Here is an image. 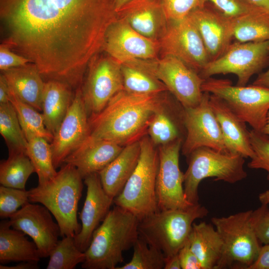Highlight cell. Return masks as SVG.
<instances>
[{
  "mask_svg": "<svg viewBox=\"0 0 269 269\" xmlns=\"http://www.w3.org/2000/svg\"><path fill=\"white\" fill-rule=\"evenodd\" d=\"M118 18L114 0H0L4 43L42 76L76 86Z\"/></svg>",
  "mask_w": 269,
  "mask_h": 269,
  "instance_id": "cell-1",
  "label": "cell"
},
{
  "mask_svg": "<svg viewBox=\"0 0 269 269\" xmlns=\"http://www.w3.org/2000/svg\"><path fill=\"white\" fill-rule=\"evenodd\" d=\"M162 94L119 92L100 112L89 118V135L123 146L140 140L152 117L164 108L167 99Z\"/></svg>",
  "mask_w": 269,
  "mask_h": 269,
  "instance_id": "cell-2",
  "label": "cell"
},
{
  "mask_svg": "<svg viewBox=\"0 0 269 269\" xmlns=\"http://www.w3.org/2000/svg\"><path fill=\"white\" fill-rule=\"evenodd\" d=\"M139 221L131 212L115 205L94 232L82 268L116 269L124 262L123 253L133 247L139 237Z\"/></svg>",
  "mask_w": 269,
  "mask_h": 269,
  "instance_id": "cell-3",
  "label": "cell"
},
{
  "mask_svg": "<svg viewBox=\"0 0 269 269\" xmlns=\"http://www.w3.org/2000/svg\"><path fill=\"white\" fill-rule=\"evenodd\" d=\"M83 179L74 166L64 163L52 179L28 190L29 202L40 203L50 211L59 226L62 237H74L81 230L77 211Z\"/></svg>",
  "mask_w": 269,
  "mask_h": 269,
  "instance_id": "cell-4",
  "label": "cell"
},
{
  "mask_svg": "<svg viewBox=\"0 0 269 269\" xmlns=\"http://www.w3.org/2000/svg\"><path fill=\"white\" fill-rule=\"evenodd\" d=\"M208 213L199 203L187 209L158 210L139 221V236L165 257L178 254L188 240L193 224Z\"/></svg>",
  "mask_w": 269,
  "mask_h": 269,
  "instance_id": "cell-5",
  "label": "cell"
},
{
  "mask_svg": "<svg viewBox=\"0 0 269 269\" xmlns=\"http://www.w3.org/2000/svg\"><path fill=\"white\" fill-rule=\"evenodd\" d=\"M137 164L121 192L114 199L115 205L135 215L139 220L157 211L156 186L159 155L150 138L140 139Z\"/></svg>",
  "mask_w": 269,
  "mask_h": 269,
  "instance_id": "cell-6",
  "label": "cell"
},
{
  "mask_svg": "<svg viewBox=\"0 0 269 269\" xmlns=\"http://www.w3.org/2000/svg\"><path fill=\"white\" fill-rule=\"evenodd\" d=\"M187 157L188 166L184 173V191L186 199L193 205L199 204L198 187L203 179L212 177L215 181L234 184L247 176L245 158L238 153L201 147Z\"/></svg>",
  "mask_w": 269,
  "mask_h": 269,
  "instance_id": "cell-7",
  "label": "cell"
},
{
  "mask_svg": "<svg viewBox=\"0 0 269 269\" xmlns=\"http://www.w3.org/2000/svg\"><path fill=\"white\" fill-rule=\"evenodd\" d=\"M252 211L211 218L223 246L216 269H249L257 259L262 244L251 223Z\"/></svg>",
  "mask_w": 269,
  "mask_h": 269,
  "instance_id": "cell-8",
  "label": "cell"
},
{
  "mask_svg": "<svg viewBox=\"0 0 269 269\" xmlns=\"http://www.w3.org/2000/svg\"><path fill=\"white\" fill-rule=\"evenodd\" d=\"M203 92L222 99L252 129L262 132L269 112V88L255 85L234 86L228 79H205Z\"/></svg>",
  "mask_w": 269,
  "mask_h": 269,
  "instance_id": "cell-9",
  "label": "cell"
},
{
  "mask_svg": "<svg viewBox=\"0 0 269 269\" xmlns=\"http://www.w3.org/2000/svg\"><path fill=\"white\" fill-rule=\"evenodd\" d=\"M133 61L162 82L183 108L195 107L201 101L205 79L180 59L163 55Z\"/></svg>",
  "mask_w": 269,
  "mask_h": 269,
  "instance_id": "cell-10",
  "label": "cell"
},
{
  "mask_svg": "<svg viewBox=\"0 0 269 269\" xmlns=\"http://www.w3.org/2000/svg\"><path fill=\"white\" fill-rule=\"evenodd\" d=\"M269 64V40L231 43L218 58L210 61L199 74L204 79L217 74H233L236 85L246 86L250 78Z\"/></svg>",
  "mask_w": 269,
  "mask_h": 269,
  "instance_id": "cell-11",
  "label": "cell"
},
{
  "mask_svg": "<svg viewBox=\"0 0 269 269\" xmlns=\"http://www.w3.org/2000/svg\"><path fill=\"white\" fill-rule=\"evenodd\" d=\"M89 63L87 78L81 91L89 118L100 112L124 88L121 64L114 58L108 54L100 56L97 54Z\"/></svg>",
  "mask_w": 269,
  "mask_h": 269,
  "instance_id": "cell-12",
  "label": "cell"
},
{
  "mask_svg": "<svg viewBox=\"0 0 269 269\" xmlns=\"http://www.w3.org/2000/svg\"><path fill=\"white\" fill-rule=\"evenodd\" d=\"M182 142V138H178L158 148L159 164L156 193L158 210L187 209L193 205L185 197L183 186L184 173L179 167Z\"/></svg>",
  "mask_w": 269,
  "mask_h": 269,
  "instance_id": "cell-13",
  "label": "cell"
},
{
  "mask_svg": "<svg viewBox=\"0 0 269 269\" xmlns=\"http://www.w3.org/2000/svg\"><path fill=\"white\" fill-rule=\"evenodd\" d=\"M158 42L163 56L180 59L198 74L210 62L198 29L188 16L180 21H168Z\"/></svg>",
  "mask_w": 269,
  "mask_h": 269,
  "instance_id": "cell-14",
  "label": "cell"
},
{
  "mask_svg": "<svg viewBox=\"0 0 269 269\" xmlns=\"http://www.w3.org/2000/svg\"><path fill=\"white\" fill-rule=\"evenodd\" d=\"M210 95L209 93L203 92L202 100L197 106L183 108L186 137L181 150L186 157L201 147L227 151L219 124L209 103Z\"/></svg>",
  "mask_w": 269,
  "mask_h": 269,
  "instance_id": "cell-15",
  "label": "cell"
},
{
  "mask_svg": "<svg viewBox=\"0 0 269 269\" xmlns=\"http://www.w3.org/2000/svg\"><path fill=\"white\" fill-rule=\"evenodd\" d=\"M102 49L121 64L155 59L160 51L158 41L143 36L118 17L106 32Z\"/></svg>",
  "mask_w": 269,
  "mask_h": 269,
  "instance_id": "cell-16",
  "label": "cell"
},
{
  "mask_svg": "<svg viewBox=\"0 0 269 269\" xmlns=\"http://www.w3.org/2000/svg\"><path fill=\"white\" fill-rule=\"evenodd\" d=\"M44 206L28 202L9 218L11 227L30 236L41 258L49 255L61 236L60 229Z\"/></svg>",
  "mask_w": 269,
  "mask_h": 269,
  "instance_id": "cell-17",
  "label": "cell"
},
{
  "mask_svg": "<svg viewBox=\"0 0 269 269\" xmlns=\"http://www.w3.org/2000/svg\"><path fill=\"white\" fill-rule=\"evenodd\" d=\"M89 117L82 95L76 88L70 108L50 142L54 165L56 169L89 136Z\"/></svg>",
  "mask_w": 269,
  "mask_h": 269,
  "instance_id": "cell-18",
  "label": "cell"
},
{
  "mask_svg": "<svg viewBox=\"0 0 269 269\" xmlns=\"http://www.w3.org/2000/svg\"><path fill=\"white\" fill-rule=\"evenodd\" d=\"M188 16L198 29L210 61L222 55L233 38L232 19L207 2L194 9Z\"/></svg>",
  "mask_w": 269,
  "mask_h": 269,
  "instance_id": "cell-19",
  "label": "cell"
},
{
  "mask_svg": "<svg viewBox=\"0 0 269 269\" xmlns=\"http://www.w3.org/2000/svg\"><path fill=\"white\" fill-rule=\"evenodd\" d=\"M84 179L87 190L80 214L81 230L74 239L79 249L85 252L91 243L94 232L111 210L114 198L104 190L98 173L90 174Z\"/></svg>",
  "mask_w": 269,
  "mask_h": 269,
  "instance_id": "cell-20",
  "label": "cell"
},
{
  "mask_svg": "<svg viewBox=\"0 0 269 269\" xmlns=\"http://www.w3.org/2000/svg\"><path fill=\"white\" fill-rule=\"evenodd\" d=\"M117 15L138 33L158 41L168 22L161 0H134L120 9Z\"/></svg>",
  "mask_w": 269,
  "mask_h": 269,
  "instance_id": "cell-21",
  "label": "cell"
},
{
  "mask_svg": "<svg viewBox=\"0 0 269 269\" xmlns=\"http://www.w3.org/2000/svg\"><path fill=\"white\" fill-rule=\"evenodd\" d=\"M124 147L113 141L89 135L67 156L64 163L74 166L84 179L104 169L120 154Z\"/></svg>",
  "mask_w": 269,
  "mask_h": 269,
  "instance_id": "cell-22",
  "label": "cell"
},
{
  "mask_svg": "<svg viewBox=\"0 0 269 269\" xmlns=\"http://www.w3.org/2000/svg\"><path fill=\"white\" fill-rule=\"evenodd\" d=\"M209 103L219 124L227 151L252 158L255 154L246 123L215 95L210 94Z\"/></svg>",
  "mask_w": 269,
  "mask_h": 269,
  "instance_id": "cell-23",
  "label": "cell"
},
{
  "mask_svg": "<svg viewBox=\"0 0 269 269\" xmlns=\"http://www.w3.org/2000/svg\"><path fill=\"white\" fill-rule=\"evenodd\" d=\"M8 87L22 101L42 111L45 82L33 63L1 71Z\"/></svg>",
  "mask_w": 269,
  "mask_h": 269,
  "instance_id": "cell-24",
  "label": "cell"
},
{
  "mask_svg": "<svg viewBox=\"0 0 269 269\" xmlns=\"http://www.w3.org/2000/svg\"><path fill=\"white\" fill-rule=\"evenodd\" d=\"M140 153V140L124 146L120 154L98 173L105 192L114 199L135 169Z\"/></svg>",
  "mask_w": 269,
  "mask_h": 269,
  "instance_id": "cell-25",
  "label": "cell"
},
{
  "mask_svg": "<svg viewBox=\"0 0 269 269\" xmlns=\"http://www.w3.org/2000/svg\"><path fill=\"white\" fill-rule=\"evenodd\" d=\"M71 86L57 80L45 82L42 101V115L47 130L53 135L65 117L72 103Z\"/></svg>",
  "mask_w": 269,
  "mask_h": 269,
  "instance_id": "cell-26",
  "label": "cell"
},
{
  "mask_svg": "<svg viewBox=\"0 0 269 269\" xmlns=\"http://www.w3.org/2000/svg\"><path fill=\"white\" fill-rule=\"evenodd\" d=\"M190 247L202 269H216L223 252V242L212 224L194 223L189 236Z\"/></svg>",
  "mask_w": 269,
  "mask_h": 269,
  "instance_id": "cell-27",
  "label": "cell"
},
{
  "mask_svg": "<svg viewBox=\"0 0 269 269\" xmlns=\"http://www.w3.org/2000/svg\"><path fill=\"white\" fill-rule=\"evenodd\" d=\"M9 220L0 223V263L11 262H39L41 258L34 242L29 241L25 234L11 229Z\"/></svg>",
  "mask_w": 269,
  "mask_h": 269,
  "instance_id": "cell-28",
  "label": "cell"
},
{
  "mask_svg": "<svg viewBox=\"0 0 269 269\" xmlns=\"http://www.w3.org/2000/svg\"><path fill=\"white\" fill-rule=\"evenodd\" d=\"M232 20L233 36L237 42L269 40V11L260 7Z\"/></svg>",
  "mask_w": 269,
  "mask_h": 269,
  "instance_id": "cell-29",
  "label": "cell"
},
{
  "mask_svg": "<svg viewBox=\"0 0 269 269\" xmlns=\"http://www.w3.org/2000/svg\"><path fill=\"white\" fill-rule=\"evenodd\" d=\"M124 90L136 94L150 95L167 91L165 85L133 61L121 64Z\"/></svg>",
  "mask_w": 269,
  "mask_h": 269,
  "instance_id": "cell-30",
  "label": "cell"
},
{
  "mask_svg": "<svg viewBox=\"0 0 269 269\" xmlns=\"http://www.w3.org/2000/svg\"><path fill=\"white\" fill-rule=\"evenodd\" d=\"M9 90L10 102L16 112L27 141L33 137H41L51 142L53 135L47 130L42 114L31 106L21 101L9 88Z\"/></svg>",
  "mask_w": 269,
  "mask_h": 269,
  "instance_id": "cell-31",
  "label": "cell"
},
{
  "mask_svg": "<svg viewBox=\"0 0 269 269\" xmlns=\"http://www.w3.org/2000/svg\"><path fill=\"white\" fill-rule=\"evenodd\" d=\"M33 172L34 167L26 154H9L6 160L0 161V183L6 187L25 189L27 180Z\"/></svg>",
  "mask_w": 269,
  "mask_h": 269,
  "instance_id": "cell-32",
  "label": "cell"
},
{
  "mask_svg": "<svg viewBox=\"0 0 269 269\" xmlns=\"http://www.w3.org/2000/svg\"><path fill=\"white\" fill-rule=\"evenodd\" d=\"M0 133L8 147L9 154H26L28 141L10 102L0 104Z\"/></svg>",
  "mask_w": 269,
  "mask_h": 269,
  "instance_id": "cell-33",
  "label": "cell"
},
{
  "mask_svg": "<svg viewBox=\"0 0 269 269\" xmlns=\"http://www.w3.org/2000/svg\"><path fill=\"white\" fill-rule=\"evenodd\" d=\"M26 154L32 162L38 178V184L52 179L57 171L54 165L51 144L41 137L28 140Z\"/></svg>",
  "mask_w": 269,
  "mask_h": 269,
  "instance_id": "cell-34",
  "label": "cell"
},
{
  "mask_svg": "<svg viewBox=\"0 0 269 269\" xmlns=\"http://www.w3.org/2000/svg\"><path fill=\"white\" fill-rule=\"evenodd\" d=\"M49 257L47 269H73L84 263L85 254L78 247L74 237L65 236L58 241Z\"/></svg>",
  "mask_w": 269,
  "mask_h": 269,
  "instance_id": "cell-35",
  "label": "cell"
},
{
  "mask_svg": "<svg viewBox=\"0 0 269 269\" xmlns=\"http://www.w3.org/2000/svg\"><path fill=\"white\" fill-rule=\"evenodd\" d=\"M164 110L162 109L153 115L147 131L152 143L159 146L182 138L179 126L176 120Z\"/></svg>",
  "mask_w": 269,
  "mask_h": 269,
  "instance_id": "cell-36",
  "label": "cell"
},
{
  "mask_svg": "<svg viewBox=\"0 0 269 269\" xmlns=\"http://www.w3.org/2000/svg\"><path fill=\"white\" fill-rule=\"evenodd\" d=\"M131 260L116 269H163L165 256L159 249L148 245L140 236L133 246Z\"/></svg>",
  "mask_w": 269,
  "mask_h": 269,
  "instance_id": "cell-37",
  "label": "cell"
},
{
  "mask_svg": "<svg viewBox=\"0 0 269 269\" xmlns=\"http://www.w3.org/2000/svg\"><path fill=\"white\" fill-rule=\"evenodd\" d=\"M250 141L254 152L248 166L251 169L267 171L269 181V137L262 132L252 129L250 131Z\"/></svg>",
  "mask_w": 269,
  "mask_h": 269,
  "instance_id": "cell-38",
  "label": "cell"
},
{
  "mask_svg": "<svg viewBox=\"0 0 269 269\" xmlns=\"http://www.w3.org/2000/svg\"><path fill=\"white\" fill-rule=\"evenodd\" d=\"M28 191L0 186V217L2 219L9 218L20 207L28 203Z\"/></svg>",
  "mask_w": 269,
  "mask_h": 269,
  "instance_id": "cell-39",
  "label": "cell"
},
{
  "mask_svg": "<svg viewBox=\"0 0 269 269\" xmlns=\"http://www.w3.org/2000/svg\"><path fill=\"white\" fill-rule=\"evenodd\" d=\"M168 21L186 18L195 8L204 5V0H161Z\"/></svg>",
  "mask_w": 269,
  "mask_h": 269,
  "instance_id": "cell-40",
  "label": "cell"
},
{
  "mask_svg": "<svg viewBox=\"0 0 269 269\" xmlns=\"http://www.w3.org/2000/svg\"><path fill=\"white\" fill-rule=\"evenodd\" d=\"M226 17L234 19L252 12L260 7L254 5L246 0H204Z\"/></svg>",
  "mask_w": 269,
  "mask_h": 269,
  "instance_id": "cell-41",
  "label": "cell"
},
{
  "mask_svg": "<svg viewBox=\"0 0 269 269\" xmlns=\"http://www.w3.org/2000/svg\"><path fill=\"white\" fill-rule=\"evenodd\" d=\"M251 223L256 236L261 244L269 243V208L268 205L261 204L252 210Z\"/></svg>",
  "mask_w": 269,
  "mask_h": 269,
  "instance_id": "cell-42",
  "label": "cell"
},
{
  "mask_svg": "<svg viewBox=\"0 0 269 269\" xmlns=\"http://www.w3.org/2000/svg\"><path fill=\"white\" fill-rule=\"evenodd\" d=\"M30 60L24 56L14 53L6 44L0 45V69L1 71L24 66Z\"/></svg>",
  "mask_w": 269,
  "mask_h": 269,
  "instance_id": "cell-43",
  "label": "cell"
},
{
  "mask_svg": "<svg viewBox=\"0 0 269 269\" xmlns=\"http://www.w3.org/2000/svg\"><path fill=\"white\" fill-rule=\"evenodd\" d=\"M178 255L182 269H202L200 262L190 247L188 240Z\"/></svg>",
  "mask_w": 269,
  "mask_h": 269,
  "instance_id": "cell-44",
  "label": "cell"
},
{
  "mask_svg": "<svg viewBox=\"0 0 269 269\" xmlns=\"http://www.w3.org/2000/svg\"><path fill=\"white\" fill-rule=\"evenodd\" d=\"M249 269H269V243L261 246L257 259Z\"/></svg>",
  "mask_w": 269,
  "mask_h": 269,
  "instance_id": "cell-45",
  "label": "cell"
},
{
  "mask_svg": "<svg viewBox=\"0 0 269 269\" xmlns=\"http://www.w3.org/2000/svg\"><path fill=\"white\" fill-rule=\"evenodd\" d=\"M10 102L8 86L3 75H0V104Z\"/></svg>",
  "mask_w": 269,
  "mask_h": 269,
  "instance_id": "cell-46",
  "label": "cell"
},
{
  "mask_svg": "<svg viewBox=\"0 0 269 269\" xmlns=\"http://www.w3.org/2000/svg\"><path fill=\"white\" fill-rule=\"evenodd\" d=\"M38 262L24 261L13 266H7L0 264V269H39Z\"/></svg>",
  "mask_w": 269,
  "mask_h": 269,
  "instance_id": "cell-47",
  "label": "cell"
},
{
  "mask_svg": "<svg viewBox=\"0 0 269 269\" xmlns=\"http://www.w3.org/2000/svg\"><path fill=\"white\" fill-rule=\"evenodd\" d=\"M178 254L165 258L164 269H181Z\"/></svg>",
  "mask_w": 269,
  "mask_h": 269,
  "instance_id": "cell-48",
  "label": "cell"
},
{
  "mask_svg": "<svg viewBox=\"0 0 269 269\" xmlns=\"http://www.w3.org/2000/svg\"><path fill=\"white\" fill-rule=\"evenodd\" d=\"M253 84L269 88V67L267 71L259 74Z\"/></svg>",
  "mask_w": 269,
  "mask_h": 269,
  "instance_id": "cell-49",
  "label": "cell"
},
{
  "mask_svg": "<svg viewBox=\"0 0 269 269\" xmlns=\"http://www.w3.org/2000/svg\"><path fill=\"white\" fill-rule=\"evenodd\" d=\"M251 4L269 11V0H246Z\"/></svg>",
  "mask_w": 269,
  "mask_h": 269,
  "instance_id": "cell-50",
  "label": "cell"
},
{
  "mask_svg": "<svg viewBox=\"0 0 269 269\" xmlns=\"http://www.w3.org/2000/svg\"><path fill=\"white\" fill-rule=\"evenodd\" d=\"M259 201L261 204L269 205V189L260 193L258 196Z\"/></svg>",
  "mask_w": 269,
  "mask_h": 269,
  "instance_id": "cell-51",
  "label": "cell"
},
{
  "mask_svg": "<svg viewBox=\"0 0 269 269\" xmlns=\"http://www.w3.org/2000/svg\"><path fill=\"white\" fill-rule=\"evenodd\" d=\"M134 0H114V3L116 11L121 9L123 6Z\"/></svg>",
  "mask_w": 269,
  "mask_h": 269,
  "instance_id": "cell-52",
  "label": "cell"
},
{
  "mask_svg": "<svg viewBox=\"0 0 269 269\" xmlns=\"http://www.w3.org/2000/svg\"><path fill=\"white\" fill-rule=\"evenodd\" d=\"M262 132L269 137V112L267 115L266 125Z\"/></svg>",
  "mask_w": 269,
  "mask_h": 269,
  "instance_id": "cell-53",
  "label": "cell"
}]
</instances>
